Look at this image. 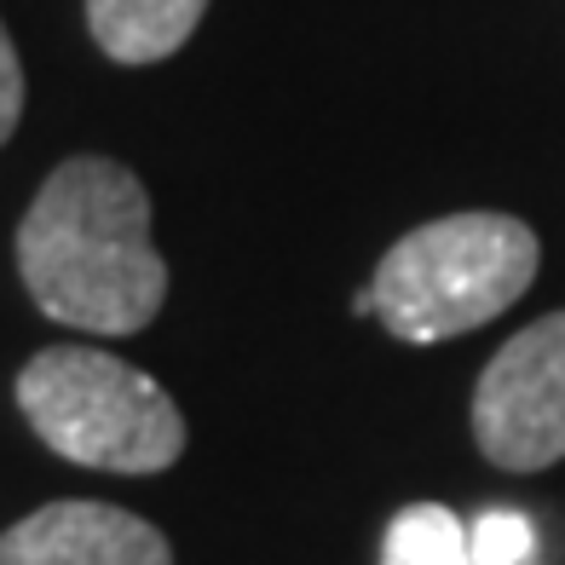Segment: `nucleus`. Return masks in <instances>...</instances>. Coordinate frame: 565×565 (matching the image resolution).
<instances>
[{
  "instance_id": "f257e3e1",
  "label": "nucleus",
  "mask_w": 565,
  "mask_h": 565,
  "mask_svg": "<svg viewBox=\"0 0 565 565\" xmlns=\"http://www.w3.org/2000/svg\"><path fill=\"white\" fill-rule=\"evenodd\" d=\"M18 271L53 323L82 335H139L168 300L145 185L110 157L53 168L18 225Z\"/></svg>"
},
{
  "instance_id": "f03ea898",
  "label": "nucleus",
  "mask_w": 565,
  "mask_h": 565,
  "mask_svg": "<svg viewBox=\"0 0 565 565\" xmlns=\"http://www.w3.org/2000/svg\"><path fill=\"white\" fill-rule=\"evenodd\" d=\"M543 248L536 231L513 214H450L398 237L352 300V312L381 318L387 335L433 347L484 329L531 289Z\"/></svg>"
},
{
  "instance_id": "7ed1b4c3",
  "label": "nucleus",
  "mask_w": 565,
  "mask_h": 565,
  "mask_svg": "<svg viewBox=\"0 0 565 565\" xmlns=\"http://www.w3.org/2000/svg\"><path fill=\"white\" fill-rule=\"evenodd\" d=\"M35 439L98 473H162L185 456V416L145 370L98 347H46L18 375Z\"/></svg>"
},
{
  "instance_id": "20e7f679",
  "label": "nucleus",
  "mask_w": 565,
  "mask_h": 565,
  "mask_svg": "<svg viewBox=\"0 0 565 565\" xmlns=\"http://www.w3.org/2000/svg\"><path fill=\"white\" fill-rule=\"evenodd\" d=\"M473 439L508 473H543L565 456V312L520 329L473 387Z\"/></svg>"
},
{
  "instance_id": "39448f33",
  "label": "nucleus",
  "mask_w": 565,
  "mask_h": 565,
  "mask_svg": "<svg viewBox=\"0 0 565 565\" xmlns=\"http://www.w3.org/2000/svg\"><path fill=\"white\" fill-rule=\"evenodd\" d=\"M0 565H173V543L110 502H46L0 536Z\"/></svg>"
},
{
  "instance_id": "423d86ee",
  "label": "nucleus",
  "mask_w": 565,
  "mask_h": 565,
  "mask_svg": "<svg viewBox=\"0 0 565 565\" xmlns=\"http://www.w3.org/2000/svg\"><path fill=\"white\" fill-rule=\"evenodd\" d=\"M209 0H87V30L116 64L173 58L196 35Z\"/></svg>"
},
{
  "instance_id": "0eeeda50",
  "label": "nucleus",
  "mask_w": 565,
  "mask_h": 565,
  "mask_svg": "<svg viewBox=\"0 0 565 565\" xmlns=\"http://www.w3.org/2000/svg\"><path fill=\"white\" fill-rule=\"evenodd\" d=\"M381 565H473L468 554V525L439 502H416L393 513L387 543H381Z\"/></svg>"
},
{
  "instance_id": "6e6552de",
  "label": "nucleus",
  "mask_w": 565,
  "mask_h": 565,
  "mask_svg": "<svg viewBox=\"0 0 565 565\" xmlns=\"http://www.w3.org/2000/svg\"><path fill=\"white\" fill-rule=\"evenodd\" d=\"M473 565H520L531 554V525L520 513H484L479 531L468 536Z\"/></svg>"
},
{
  "instance_id": "1a4fd4ad",
  "label": "nucleus",
  "mask_w": 565,
  "mask_h": 565,
  "mask_svg": "<svg viewBox=\"0 0 565 565\" xmlns=\"http://www.w3.org/2000/svg\"><path fill=\"white\" fill-rule=\"evenodd\" d=\"M23 116V64H18V46L0 23V145L12 139V127Z\"/></svg>"
}]
</instances>
